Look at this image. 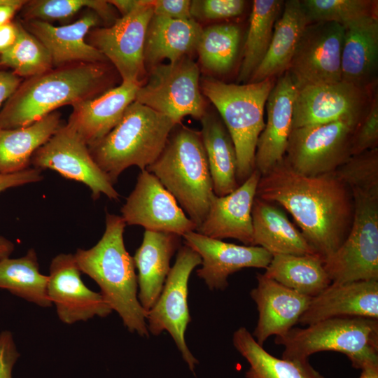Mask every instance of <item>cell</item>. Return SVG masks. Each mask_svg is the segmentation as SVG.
Segmentation results:
<instances>
[{
  "instance_id": "cell-37",
  "label": "cell",
  "mask_w": 378,
  "mask_h": 378,
  "mask_svg": "<svg viewBox=\"0 0 378 378\" xmlns=\"http://www.w3.org/2000/svg\"><path fill=\"white\" fill-rule=\"evenodd\" d=\"M83 8L94 11L106 23L113 24L119 18L115 8L104 0H31L19 11L20 20L68 22Z\"/></svg>"
},
{
  "instance_id": "cell-39",
  "label": "cell",
  "mask_w": 378,
  "mask_h": 378,
  "mask_svg": "<svg viewBox=\"0 0 378 378\" xmlns=\"http://www.w3.org/2000/svg\"><path fill=\"white\" fill-rule=\"evenodd\" d=\"M308 24L335 22L344 27L366 17L377 16V1L301 0Z\"/></svg>"
},
{
  "instance_id": "cell-43",
  "label": "cell",
  "mask_w": 378,
  "mask_h": 378,
  "mask_svg": "<svg viewBox=\"0 0 378 378\" xmlns=\"http://www.w3.org/2000/svg\"><path fill=\"white\" fill-rule=\"evenodd\" d=\"M43 178L40 169L29 167L24 171L4 174H0V193L7 189L41 181ZM14 244L0 236V260L8 258L14 250Z\"/></svg>"
},
{
  "instance_id": "cell-16",
  "label": "cell",
  "mask_w": 378,
  "mask_h": 378,
  "mask_svg": "<svg viewBox=\"0 0 378 378\" xmlns=\"http://www.w3.org/2000/svg\"><path fill=\"white\" fill-rule=\"evenodd\" d=\"M126 225H141L146 230L164 232L182 237L195 231L176 199L158 178L146 169L138 175L134 190L121 208Z\"/></svg>"
},
{
  "instance_id": "cell-2",
  "label": "cell",
  "mask_w": 378,
  "mask_h": 378,
  "mask_svg": "<svg viewBox=\"0 0 378 378\" xmlns=\"http://www.w3.org/2000/svg\"><path fill=\"white\" fill-rule=\"evenodd\" d=\"M116 74L109 62H77L25 78L2 106L0 129L27 127L62 106L94 98L115 87Z\"/></svg>"
},
{
  "instance_id": "cell-46",
  "label": "cell",
  "mask_w": 378,
  "mask_h": 378,
  "mask_svg": "<svg viewBox=\"0 0 378 378\" xmlns=\"http://www.w3.org/2000/svg\"><path fill=\"white\" fill-rule=\"evenodd\" d=\"M22 80L12 71L0 70V111L6 102L15 92Z\"/></svg>"
},
{
  "instance_id": "cell-26",
  "label": "cell",
  "mask_w": 378,
  "mask_h": 378,
  "mask_svg": "<svg viewBox=\"0 0 378 378\" xmlns=\"http://www.w3.org/2000/svg\"><path fill=\"white\" fill-rule=\"evenodd\" d=\"M344 27L342 81L372 88L377 80L378 66L377 16L360 18Z\"/></svg>"
},
{
  "instance_id": "cell-18",
  "label": "cell",
  "mask_w": 378,
  "mask_h": 378,
  "mask_svg": "<svg viewBox=\"0 0 378 378\" xmlns=\"http://www.w3.org/2000/svg\"><path fill=\"white\" fill-rule=\"evenodd\" d=\"M182 237L186 245L201 257L202 267L197 270V275L211 290H225L228 276L244 268L265 269L272 258L260 246L227 243L196 231L188 232Z\"/></svg>"
},
{
  "instance_id": "cell-29",
  "label": "cell",
  "mask_w": 378,
  "mask_h": 378,
  "mask_svg": "<svg viewBox=\"0 0 378 378\" xmlns=\"http://www.w3.org/2000/svg\"><path fill=\"white\" fill-rule=\"evenodd\" d=\"M308 24L300 0L284 1L269 48L248 83L274 78L288 71L301 35Z\"/></svg>"
},
{
  "instance_id": "cell-48",
  "label": "cell",
  "mask_w": 378,
  "mask_h": 378,
  "mask_svg": "<svg viewBox=\"0 0 378 378\" xmlns=\"http://www.w3.org/2000/svg\"><path fill=\"white\" fill-rule=\"evenodd\" d=\"M27 0H0V26L13 21Z\"/></svg>"
},
{
  "instance_id": "cell-15",
  "label": "cell",
  "mask_w": 378,
  "mask_h": 378,
  "mask_svg": "<svg viewBox=\"0 0 378 378\" xmlns=\"http://www.w3.org/2000/svg\"><path fill=\"white\" fill-rule=\"evenodd\" d=\"M374 89L342 80L298 88L293 129L343 119H361L370 106Z\"/></svg>"
},
{
  "instance_id": "cell-8",
  "label": "cell",
  "mask_w": 378,
  "mask_h": 378,
  "mask_svg": "<svg viewBox=\"0 0 378 378\" xmlns=\"http://www.w3.org/2000/svg\"><path fill=\"white\" fill-rule=\"evenodd\" d=\"M349 189L351 226L341 246L323 259L324 268L331 283L378 281V190Z\"/></svg>"
},
{
  "instance_id": "cell-33",
  "label": "cell",
  "mask_w": 378,
  "mask_h": 378,
  "mask_svg": "<svg viewBox=\"0 0 378 378\" xmlns=\"http://www.w3.org/2000/svg\"><path fill=\"white\" fill-rule=\"evenodd\" d=\"M264 274L299 293L313 298L331 281L318 255L278 254L272 255Z\"/></svg>"
},
{
  "instance_id": "cell-27",
  "label": "cell",
  "mask_w": 378,
  "mask_h": 378,
  "mask_svg": "<svg viewBox=\"0 0 378 378\" xmlns=\"http://www.w3.org/2000/svg\"><path fill=\"white\" fill-rule=\"evenodd\" d=\"M202 30L194 19L176 20L153 15L144 43L146 69L149 70L164 59L173 63L190 57L196 51Z\"/></svg>"
},
{
  "instance_id": "cell-3",
  "label": "cell",
  "mask_w": 378,
  "mask_h": 378,
  "mask_svg": "<svg viewBox=\"0 0 378 378\" xmlns=\"http://www.w3.org/2000/svg\"><path fill=\"white\" fill-rule=\"evenodd\" d=\"M104 232L89 249H78L74 254L80 271L99 286L100 293L122 318L131 332L148 337L147 312L138 300L135 264L125 248L123 233L126 223L118 215L106 213Z\"/></svg>"
},
{
  "instance_id": "cell-14",
  "label": "cell",
  "mask_w": 378,
  "mask_h": 378,
  "mask_svg": "<svg viewBox=\"0 0 378 378\" xmlns=\"http://www.w3.org/2000/svg\"><path fill=\"white\" fill-rule=\"evenodd\" d=\"M345 27L335 22L308 24L287 71L298 88L342 80L341 55Z\"/></svg>"
},
{
  "instance_id": "cell-1",
  "label": "cell",
  "mask_w": 378,
  "mask_h": 378,
  "mask_svg": "<svg viewBox=\"0 0 378 378\" xmlns=\"http://www.w3.org/2000/svg\"><path fill=\"white\" fill-rule=\"evenodd\" d=\"M256 197L286 209L323 259L337 251L350 230L354 215L351 192L333 172L302 175L284 158L261 175Z\"/></svg>"
},
{
  "instance_id": "cell-23",
  "label": "cell",
  "mask_w": 378,
  "mask_h": 378,
  "mask_svg": "<svg viewBox=\"0 0 378 378\" xmlns=\"http://www.w3.org/2000/svg\"><path fill=\"white\" fill-rule=\"evenodd\" d=\"M335 317L378 319V281L331 283L312 298L298 322L309 326Z\"/></svg>"
},
{
  "instance_id": "cell-35",
  "label": "cell",
  "mask_w": 378,
  "mask_h": 378,
  "mask_svg": "<svg viewBox=\"0 0 378 378\" xmlns=\"http://www.w3.org/2000/svg\"><path fill=\"white\" fill-rule=\"evenodd\" d=\"M48 279L39 272L34 249L21 258L0 260V288L42 307L52 304L47 294Z\"/></svg>"
},
{
  "instance_id": "cell-40",
  "label": "cell",
  "mask_w": 378,
  "mask_h": 378,
  "mask_svg": "<svg viewBox=\"0 0 378 378\" xmlns=\"http://www.w3.org/2000/svg\"><path fill=\"white\" fill-rule=\"evenodd\" d=\"M333 173L349 188L378 190V148L351 156Z\"/></svg>"
},
{
  "instance_id": "cell-38",
  "label": "cell",
  "mask_w": 378,
  "mask_h": 378,
  "mask_svg": "<svg viewBox=\"0 0 378 378\" xmlns=\"http://www.w3.org/2000/svg\"><path fill=\"white\" fill-rule=\"evenodd\" d=\"M18 36L13 46L0 55V67L12 69L20 78H29L53 67L45 46L18 20Z\"/></svg>"
},
{
  "instance_id": "cell-34",
  "label": "cell",
  "mask_w": 378,
  "mask_h": 378,
  "mask_svg": "<svg viewBox=\"0 0 378 378\" xmlns=\"http://www.w3.org/2000/svg\"><path fill=\"white\" fill-rule=\"evenodd\" d=\"M284 4V1L281 0L253 1L238 82L247 83L263 59Z\"/></svg>"
},
{
  "instance_id": "cell-7",
  "label": "cell",
  "mask_w": 378,
  "mask_h": 378,
  "mask_svg": "<svg viewBox=\"0 0 378 378\" xmlns=\"http://www.w3.org/2000/svg\"><path fill=\"white\" fill-rule=\"evenodd\" d=\"M275 343L284 346L285 359L307 360L317 352L335 351L361 370L378 364V319L331 318L306 328H292L285 335L276 337Z\"/></svg>"
},
{
  "instance_id": "cell-47",
  "label": "cell",
  "mask_w": 378,
  "mask_h": 378,
  "mask_svg": "<svg viewBox=\"0 0 378 378\" xmlns=\"http://www.w3.org/2000/svg\"><path fill=\"white\" fill-rule=\"evenodd\" d=\"M18 21H12L0 26V55L10 48L18 36Z\"/></svg>"
},
{
  "instance_id": "cell-10",
  "label": "cell",
  "mask_w": 378,
  "mask_h": 378,
  "mask_svg": "<svg viewBox=\"0 0 378 378\" xmlns=\"http://www.w3.org/2000/svg\"><path fill=\"white\" fill-rule=\"evenodd\" d=\"M361 119H343L293 129L285 161L294 171L305 176L334 172L351 156L352 136Z\"/></svg>"
},
{
  "instance_id": "cell-36",
  "label": "cell",
  "mask_w": 378,
  "mask_h": 378,
  "mask_svg": "<svg viewBox=\"0 0 378 378\" xmlns=\"http://www.w3.org/2000/svg\"><path fill=\"white\" fill-rule=\"evenodd\" d=\"M240 41V27L234 23L203 29L196 49L202 66L214 74L227 73L237 59Z\"/></svg>"
},
{
  "instance_id": "cell-21",
  "label": "cell",
  "mask_w": 378,
  "mask_h": 378,
  "mask_svg": "<svg viewBox=\"0 0 378 378\" xmlns=\"http://www.w3.org/2000/svg\"><path fill=\"white\" fill-rule=\"evenodd\" d=\"M257 286L250 292L258 312L252 335L260 346L271 336L285 335L298 322L311 297L299 293L264 274H257Z\"/></svg>"
},
{
  "instance_id": "cell-22",
  "label": "cell",
  "mask_w": 378,
  "mask_h": 378,
  "mask_svg": "<svg viewBox=\"0 0 378 378\" xmlns=\"http://www.w3.org/2000/svg\"><path fill=\"white\" fill-rule=\"evenodd\" d=\"M101 20L94 11L87 9L78 20L62 26L36 20L20 22L45 46L53 67H57L77 62H108L103 54L86 41L88 32L97 27Z\"/></svg>"
},
{
  "instance_id": "cell-24",
  "label": "cell",
  "mask_w": 378,
  "mask_h": 378,
  "mask_svg": "<svg viewBox=\"0 0 378 378\" xmlns=\"http://www.w3.org/2000/svg\"><path fill=\"white\" fill-rule=\"evenodd\" d=\"M141 85L121 82L94 98L74 105L66 124L88 146L94 144L118 124L127 106L135 101Z\"/></svg>"
},
{
  "instance_id": "cell-28",
  "label": "cell",
  "mask_w": 378,
  "mask_h": 378,
  "mask_svg": "<svg viewBox=\"0 0 378 378\" xmlns=\"http://www.w3.org/2000/svg\"><path fill=\"white\" fill-rule=\"evenodd\" d=\"M252 224L253 246H260L272 255L318 254L286 214L274 203L255 197Z\"/></svg>"
},
{
  "instance_id": "cell-17",
  "label": "cell",
  "mask_w": 378,
  "mask_h": 378,
  "mask_svg": "<svg viewBox=\"0 0 378 378\" xmlns=\"http://www.w3.org/2000/svg\"><path fill=\"white\" fill-rule=\"evenodd\" d=\"M74 255H56L50 265L47 294L64 323L85 321L94 316L106 317L112 312L100 293L89 289L80 277Z\"/></svg>"
},
{
  "instance_id": "cell-41",
  "label": "cell",
  "mask_w": 378,
  "mask_h": 378,
  "mask_svg": "<svg viewBox=\"0 0 378 378\" xmlns=\"http://www.w3.org/2000/svg\"><path fill=\"white\" fill-rule=\"evenodd\" d=\"M378 145V96L374 91L370 106L357 125L351 139V155L376 148Z\"/></svg>"
},
{
  "instance_id": "cell-31",
  "label": "cell",
  "mask_w": 378,
  "mask_h": 378,
  "mask_svg": "<svg viewBox=\"0 0 378 378\" xmlns=\"http://www.w3.org/2000/svg\"><path fill=\"white\" fill-rule=\"evenodd\" d=\"M62 125L55 111L27 127L0 129V174H9L30 167L34 152Z\"/></svg>"
},
{
  "instance_id": "cell-32",
  "label": "cell",
  "mask_w": 378,
  "mask_h": 378,
  "mask_svg": "<svg viewBox=\"0 0 378 378\" xmlns=\"http://www.w3.org/2000/svg\"><path fill=\"white\" fill-rule=\"evenodd\" d=\"M232 343L248 361L246 378H325L307 360L275 357L260 346L244 327L234 331Z\"/></svg>"
},
{
  "instance_id": "cell-30",
  "label": "cell",
  "mask_w": 378,
  "mask_h": 378,
  "mask_svg": "<svg viewBox=\"0 0 378 378\" xmlns=\"http://www.w3.org/2000/svg\"><path fill=\"white\" fill-rule=\"evenodd\" d=\"M200 120L214 192L220 197L228 195L239 186L233 141L223 122L215 113L206 111Z\"/></svg>"
},
{
  "instance_id": "cell-13",
  "label": "cell",
  "mask_w": 378,
  "mask_h": 378,
  "mask_svg": "<svg viewBox=\"0 0 378 378\" xmlns=\"http://www.w3.org/2000/svg\"><path fill=\"white\" fill-rule=\"evenodd\" d=\"M31 164L41 171L51 169L65 178L85 184L91 190L94 200L102 194L110 200L119 199V193L93 160L88 146L66 124H62L34 152Z\"/></svg>"
},
{
  "instance_id": "cell-6",
  "label": "cell",
  "mask_w": 378,
  "mask_h": 378,
  "mask_svg": "<svg viewBox=\"0 0 378 378\" xmlns=\"http://www.w3.org/2000/svg\"><path fill=\"white\" fill-rule=\"evenodd\" d=\"M274 83V78L241 85L209 76L200 80L202 94L217 109L233 141L239 185L255 169L256 145L265 127V106Z\"/></svg>"
},
{
  "instance_id": "cell-19",
  "label": "cell",
  "mask_w": 378,
  "mask_h": 378,
  "mask_svg": "<svg viewBox=\"0 0 378 378\" xmlns=\"http://www.w3.org/2000/svg\"><path fill=\"white\" fill-rule=\"evenodd\" d=\"M298 87L286 71L279 76L266 102L267 121L256 145L255 169L269 172L285 156L293 130V107Z\"/></svg>"
},
{
  "instance_id": "cell-42",
  "label": "cell",
  "mask_w": 378,
  "mask_h": 378,
  "mask_svg": "<svg viewBox=\"0 0 378 378\" xmlns=\"http://www.w3.org/2000/svg\"><path fill=\"white\" fill-rule=\"evenodd\" d=\"M243 0H194L190 13L195 20H215L240 15L245 8Z\"/></svg>"
},
{
  "instance_id": "cell-4",
  "label": "cell",
  "mask_w": 378,
  "mask_h": 378,
  "mask_svg": "<svg viewBox=\"0 0 378 378\" xmlns=\"http://www.w3.org/2000/svg\"><path fill=\"white\" fill-rule=\"evenodd\" d=\"M146 169L158 178L197 228L215 195L200 132L176 125L158 158Z\"/></svg>"
},
{
  "instance_id": "cell-25",
  "label": "cell",
  "mask_w": 378,
  "mask_h": 378,
  "mask_svg": "<svg viewBox=\"0 0 378 378\" xmlns=\"http://www.w3.org/2000/svg\"><path fill=\"white\" fill-rule=\"evenodd\" d=\"M181 236L145 230L133 257L138 270V300L147 312L159 298L170 272V260L180 248Z\"/></svg>"
},
{
  "instance_id": "cell-12",
  "label": "cell",
  "mask_w": 378,
  "mask_h": 378,
  "mask_svg": "<svg viewBox=\"0 0 378 378\" xmlns=\"http://www.w3.org/2000/svg\"><path fill=\"white\" fill-rule=\"evenodd\" d=\"M153 15L151 0L108 27L92 29L86 41L104 55L122 82L143 84L146 69L144 50L148 23Z\"/></svg>"
},
{
  "instance_id": "cell-44",
  "label": "cell",
  "mask_w": 378,
  "mask_h": 378,
  "mask_svg": "<svg viewBox=\"0 0 378 378\" xmlns=\"http://www.w3.org/2000/svg\"><path fill=\"white\" fill-rule=\"evenodd\" d=\"M188 0H151L153 15L176 20L192 19Z\"/></svg>"
},
{
  "instance_id": "cell-9",
  "label": "cell",
  "mask_w": 378,
  "mask_h": 378,
  "mask_svg": "<svg viewBox=\"0 0 378 378\" xmlns=\"http://www.w3.org/2000/svg\"><path fill=\"white\" fill-rule=\"evenodd\" d=\"M135 101L171 118L176 125L188 115L200 120L206 107L200 88V68L190 57L159 64L149 70Z\"/></svg>"
},
{
  "instance_id": "cell-11",
  "label": "cell",
  "mask_w": 378,
  "mask_h": 378,
  "mask_svg": "<svg viewBox=\"0 0 378 378\" xmlns=\"http://www.w3.org/2000/svg\"><path fill=\"white\" fill-rule=\"evenodd\" d=\"M201 263V257L197 252L186 244L180 246L162 290L146 317L148 332L158 336L163 331L168 332L192 371L198 361L185 339L187 326L191 321L188 304V281L192 270Z\"/></svg>"
},
{
  "instance_id": "cell-49",
  "label": "cell",
  "mask_w": 378,
  "mask_h": 378,
  "mask_svg": "<svg viewBox=\"0 0 378 378\" xmlns=\"http://www.w3.org/2000/svg\"><path fill=\"white\" fill-rule=\"evenodd\" d=\"M108 2L121 14L126 15L145 3V0H110Z\"/></svg>"
},
{
  "instance_id": "cell-20",
  "label": "cell",
  "mask_w": 378,
  "mask_h": 378,
  "mask_svg": "<svg viewBox=\"0 0 378 378\" xmlns=\"http://www.w3.org/2000/svg\"><path fill=\"white\" fill-rule=\"evenodd\" d=\"M261 174L254 169L234 191L214 196L202 223L196 232L211 238H233L253 246L252 207Z\"/></svg>"
},
{
  "instance_id": "cell-45",
  "label": "cell",
  "mask_w": 378,
  "mask_h": 378,
  "mask_svg": "<svg viewBox=\"0 0 378 378\" xmlns=\"http://www.w3.org/2000/svg\"><path fill=\"white\" fill-rule=\"evenodd\" d=\"M20 356L10 332L0 333V378H12L13 367Z\"/></svg>"
},
{
  "instance_id": "cell-5",
  "label": "cell",
  "mask_w": 378,
  "mask_h": 378,
  "mask_svg": "<svg viewBox=\"0 0 378 378\" xmlns=\"http://www.w3.org/2000/svg\"><path fill=\"white\" fill-rule=\"evenodd\" d=\"M176 125L169 117L134 101L118 124L88 149L114 185L128 167L136 166L143 171L153 163Z\"/></svg>"
}]
</instances>
